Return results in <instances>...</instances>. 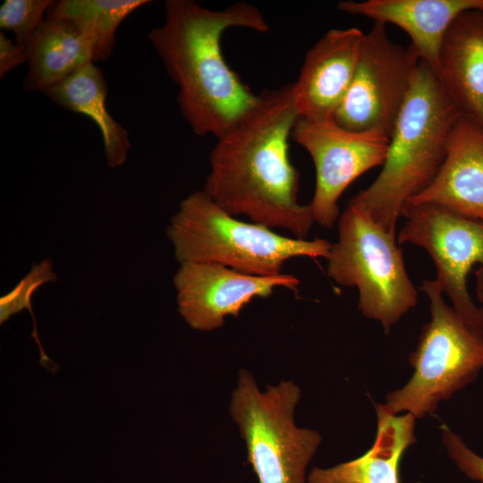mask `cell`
I'll return each mask as SVG.
<instances>
[{
	"label": "cell",
	"instance_id": "10",
	"mask_svg": "<svg viewBox=\"0 0 483 483\" xmlns=\"http://www.w3.org/2000/svg\"><path fill=\"white\" fill-rule=\"evenodd\" d=\"M292 139L311 157L316 187L309 204L315 222L332 228L340 216L338 199L347 187L367 171L383 165L390 137L373 130L353 131L333 119L298 117Z\"/></svg>",
	"mask_w": 483,
	"mask_h": 483
},
{
	"label": "cell",
	"instance_id": "13",
	"mask_svg": "<svg viewBox=\"0 0 483 483\" xmlns=\"http://www.w3.org/2000/svg\"><path fill=\"white\" fill-rule=\"evenodd\" d=\"M407 203H434L483 221V123L460 116L436 176Z\"/></svg>",
	"mask_w": 483,
	"mask_h": 483
},
{
	"label": "cell",
	"instance_id": "3",
	"mask_svg": "<svg viewBox=\"0 0 483 483\" xmlns=\"http://www.w3.org/2000/svg\"><path fill=\"white\" fill-rule=\"evenodd\" d=\"M461 115L436 72L420 60L390 135L381 172L348 204L395 233L405 204L427 189L440 170L450 133Z\"/></svg>",
	"mask_w": 483,
	"mask_h": 483
},
{
	"label": "cell",
	"instance_id": "19",
	"mask_svg": "<svg viewBox=\"0 0 483 483\" xmlns=\"http://www.w3.org/2000/svg\"><path fill=\"white\" fill-rule=\"evenodd\" d=\"M148 0H61L55 1L46 18L74 23L93 46V61L107 60L114 48L115 32L123 21Z\"/></svg>",
	"mask_w": 483,
	"mask_h": 483
},
{
	"label": "cell",
	"instance_id": "7",
	"mask_svg": "<svg viewBox=\"0 0 483 483\" xmlns=\"http://www.w3.org/2000/svg\"><path fill=\"white\" fill-rule=\"evenodd\" d=\"M300 397L292 381L261 392L249 371H239L229 409L258 483H306V468L322 438L315 430L295 426Z\"/></svg>",
	"mask_w": 483,
	"mask_h": 483
},
{
	"label": "cell",
	"instance_id": "22",
	"mask_svg": "<svg viewBox=\"0 0 483 483\" xmlns=\"http://www.w3.org/2000/svg\"><path fill=\"white\" fill-rule=\"evenodd\" d=\"M443 443L446 451L469 479L483 483V457L470 449L460 436L447 426H442Z\"/></svg>",
	"mask_w": 483,
	"mask_h": 483
},
{
	"label": "cell",
	"instance_id": "11",
	"mask_svg": "<svg viewBox=\"0 0 483 483\" xmlns=\"http://www.w3.org/2000/svg\"><path fill=\"white\" fill-rule=\"evenodd\" d=\"M178 310L193 329L220 328L228 316L238 317L255 298H267L276 288L298 292L300 280L291 274L258 276L216 263L180 264L174 276Z\"/></svg>",
	"mask_w": 483,
	"mask_h": 483
},
{
	"label": "cell",
	"instance_id": "18",
	"mask_svg": "<svg viewBox=\"0 0 483 483\" xmlns=\"http://www.w3.org/2000/svg\"><path fill=\"white\" fill-rule=\"evenodd\" d=\"M107 90L102 71L89 62L43 93L59 106L93 120L102 135L107 165L117 167L125 163L131 143L127 130L106 108Z\"/></svg>",
	"mask_w": 483,
	"mask_h": 483
},
{
	"label": "cell",
	"instance_id": "14",
	"mask_svg": "<svg viewBox=\"0 0 483 483\" xmlns=\"http://www.w3.org/2000/svg\"><path fill=\"white\" fill-rule=\"evenodd\" d=\"M338 9L400 27L419 59L437 74L441 46L450 25L467 10H483V0H345L338 3Z\"/></svg>",
	"mask_w": 483,
	"mask_h": 483
},
{
	"label": "cell",
	"instance_id": "23",
	"mask_svg": "<svg viewBox=\"0 0 483 483\" xmlns=\"http://www.w3.org/2000/svg\"><path fill=\"white\" fill-rule=\"evenodd\" d=\"M28 62V48L19 46L0 32V77Z\"/></svg>",
	"mask_w": 483,
	"mask_h": 483
},
{
	"label": "cell",
	"instance_id": "20",
	"mask_svg": "<svg viewBox=\"0 0 483 483\" xmlns=\"http://www.w3.org/2000/svg\"><path fill=\"white\" fill-rule=\"evenodd\" d=\"M53 0H5L0 8V28L13 32L17 45L29 48L46 21Z\"/></svg>",
	"mask_w": 483,
	"mask_h": 483
},
{
	"label": "cell",
	"instance_id": "2",
	"mask_svg": "<svg viewBox=\"0 0 483 483\" xmlns=\"http://www.w3.org/2000/svg\"><path fill=\"white\" fill-rule=\"evenodd\" d=\"M231 28L269 30L260 10L246 2L211 10L193 0H167L163 25L148 36L178 86L180 111L197 136L220 137L258 98L223 55L222 37Z\"/></svg>",
	"mask_w": 483,
	"mask_h": 483
},
{
	"label": "cell",
	"instance_id": "4",
	"mask_svg": "<svg viewBox=\"0 0 483 483\" xmlns=\"http://www.w3.org/2000/svg\"><path fill=\"white\" fill-rule=\"evenodd\" d=\"M180 264L216 263L238 272L272 276L282 274L293 258H326V239L288 237L252 222H244L217 206L203 191L184 199L167 227Z\"/></svg>",
	"mask_w": 483,
	"mask_h": 483
},
{
	"label": "cell",
	"instance_id": "16",
	"mask_svg": "<svg viewBox=\"0 0 483 483\" xmlns=\"http://www.w3.org/2000/svg\"><path fill=\"white\" fill-rule=\"evenodd\" d=\"M376 411L372 446L352 461L327 469L314 467L308 483H401V460L416 442L415 417L393 413L386 404H376Z\"/></svg>",
	"mask_w": 483,
	"mask_h": 483
},
{
	"label": "cell",
	"instance_id": "21",
	"mask_svg": "<svg viewBox=\"0 0 483 483\" xmlns=\"http://www.w3.org/2000/svg\"><path fill=\"white\" fill-rule=\"evenodd\" d=\"M53 263L47 258L35 264L28 275L6 295L0 300V322L3 324L11 316L28 309L32 313L30 299L34 291L40 285L55 281Z\"/></svg>",
	"mask_w": 483,
	"mask_h": 483
},
{
	"label": "cell",
	"instance_id": "5",
	"mask_svg": "<svg viewBox=\"0 0 483 483\" xmlns=\"http://www.w3.org/2000/svg\"><path fill=\"white\" fill-rule=\"evenodd\" d=\"M419 289L429 301L431 319L410 355L413 374L405 386L386 396L395 414L415 419L433 413L439 402L471 383L483 369V329L449 306L440 283L424 280Z\"/></svg>",
	"mask_w": 483,
	"mask_h": 483
},
{
	"label": "cell",
	"instance_id": "12",
	"mask_svg": "<svg viewBox=\"0 0 483 483\" xmlns=\"http://www.w3.org/2000/svg\"><path fill=\"white\" fill-rule=\"evenodd\" d=\"M363 37L358 28L333 29L309 48L292 83L299 117L333 119L353 78Z\"/></svg>",
	"mask_w": 483,
	"mask_h": 483
},
{
	"label": "cell",
	"instance_id": "15",
	"mask_svg": "<svg viewBox=\"0 0 483 483\" xmlns=\"http://www.w3.org/2000/svg\"><path fill=\"white\" fill-rule=\"evenodd\" d=\"M437 77L461 114L483 123V10H467L450 25Z\"/></svg>",
	"mask_w": 483,
	"mask_h": 483
},
{
	"label": "cell",
	"instance_id": "9",
	"mask_svg": "<svg viewBox=\"0 0 483 483\" xmlns=\"http://www.w3.org/2000/svg\"><path fill=\"white\" fill-rule=\"evenodd\" d=\"M399 244L423 248L436 267V280L453 308L467 321L483 329V307L477 306L467 288L473 267H483V221L434 203H407Z\"/></svg>",
	"mask_w": 483,
	"mask_h": 483
},
{
	"label": "cell",
	"instance_id": "17",
	"mask_svg": "<svg viewBox=\"0 0 483 483\" xmlns=\"http://www.w3.org/2000/svg\"><path fill=\"white\" fill-rule=\"evenodd\" d=\"M93 61V46L72 21L46 18L28 48L23 89L44 92Z\"/></svg>",
	"mask_w": 483,
	"mask_h": 483
},
{
	"label": "cell",
	"instance_id": "1",
	"mask_svg": "<svg viewBox=\"0 0 483 483\" xmlns=\"http://www.w3.org/2000/svg\"><path fill=\"white\" fill-rule=\"evenodd\" d=\"M299 117L292 83L258 94L255 106L220 137L203 191L232 216L306 239L315 223L299 201L300 174L289 157Z\"/></svg>",
	"mask_w": 483,
	"mask_h": 483
},
{
	"label": "cell",
	"instance_id": "6",
	"mask_svg": "<svg viewBox=\"0 0 483 483\" xmlns=\"http://www.w3.org/2000/svg\"><path fill=\"white\" fill-rule=\"evenodd\" d=\"M327 275L336 284L356 287L358 309L381 324L386 333L417 304L395 233L348 204L338 218V239L326 257Z\"/></svg>",
	"mask_w": 483,
	"mask_h": 483
},
{
	"label": "cell",
	"instance_id": "24",
	"mask_svg": "<svg viewBox=\"0 0 483 483\" xmlns=\"http://www.w3.org/2000/svg\"><path fill=\"white\" fill-rule=\"evenodd\" d=\"M476 275V293L480 301V302L483 304V267H479L478 270L475 271Z\"/></svg>",
	"mask_w": 483,
	"mask_h": 483
},
{
	"label": "cell",
	"instance_id": "8",
	"mask_svg": "<svg viewBox=\"0 0 483 483\" xmlns=\"http://www.w3.org/2000/svg\"><path fill=\"white\" fill-rule=\"evenodd\" d=\"M419 61L411 46L393 42L386 25L374 22L364 33L353 78L334 122L350 131L377 130L390 137Z\"/></svg>",
	"mask_w": 483,
	"mask_h": 483
}]
</instances>
